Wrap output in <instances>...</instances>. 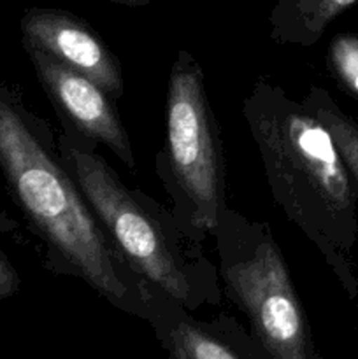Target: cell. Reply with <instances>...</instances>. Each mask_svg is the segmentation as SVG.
<instances>
[{
    "mask_svg": "<svg viewBox=\"0 0 358 359\" xmlns=\"http://www.w3.org/2000/svg\"><path fill=\"white\" fill-rule=\"evenodd\" d=\"M358 0H284L272 16L277 42L311 46L340 13Z\"/></svg>",
    "mask_w": 358,
    "mask_h": 359,
    "instance_id": "9",
    "label": "cell"
},
{
    "mask_svg": "<svg viewBox=\"0 0 358 359\" xmlns=\"http://www.w3.org/2000/svg\"><path fill=\"white\" fill-rule=\"evenodd\" d=\"M20 290V276L9 259L0 252V300L9 298Z\"/></svg>",
    "mask_w": 358,
    "mask_h": 359,
    "instance_id": "12",
    "label": "cell"
},
{
    "mask_svg": "<svg viewBox=\"0 0 358 359\" xmlns=\"http://www.w3.org/2000/svg\"><path fill=\"white\" fill-rule=\"evenodd\" d=\"M165 146L157 172L174 203V216L204 242L214 237L227 209V165L202 67L179 51L171 67L165 102Z\"/></svg>",
    "mask_w": 358,
    "mask_h": 359,
    "instance_id": "5",
    "label": "cell"
},
{
    "mask_svg": "<svg viewBox=\"0 0 358 359\" xmlns=\"http://www.w3.org/2000/svg\"><path fill=\"white\" fill-rule=\"evenodd\" d=\"M42 90L58 114L62 128L77 137L102 144L128 168H135L132 144L114 98L81 74L67 69L39 49L25 46Z\"/></svg>",
    "mask_w": 358,
    "mask_h": 359,
    "instance_id": "6",
    "label": "cell"
},
{
    "mask_svg": "<svg viewBox=\"0 0 358 359\" xmlns=\"http://www.w3.org/2000/svg\"><path fill=\"white\" fill-rule=\"evenodd\" d=\"M167 359H262L251 337L234 323L199 321L183 305L147 286V312Z\"/></svg>",
    "mask_w": 358,
    "mask_h": 359,
    "instance_id": "8",
    "label": "cell"
},
{
    "mask_svg": "<svg viewBox=\"0 0 358 359\" xmlns=\"http://www.w3.org/2000/svg\"><path fill=\"white\" fill-rule=\"evenodd\" d=\"M56 144L98 224L133 273L188 312L220 307L225 291L218 266L174 212L128 188L97 153V144L65 128Z\"/></svg>",
    "mask_w": 358,
    "mask_h": 359,
    "instance_id": "3",
    "label": "cell"
},
{
    "mask_svg": "<svg viewBox=\"0 0 358 359\" xmlns=\"http://www.w3.org/2000/svg\"><path fill=\"white\" fill-rule=\"evenodd\" d=\"M326 63L337 83L358 98V35H336L326 51Z\"/></svg>",
    "mask_w": 358,
    "mask_h": 359,
    "instance_id": "11",
    "label": "cell"
},
{
    "mask_svg": "<svg viewBox=\"0 0 358 359\" xmlns=\"http://www.w3.org/2000/svg\"><path fill=\"white\" fill-rule=\"evenodd\" d=\"M107 2L123 4V6H130V7H139V6H146V4H150V0H107Z\"/></svg>",
    "mask_w": 358,
    "mask_h": 359,
    "instance_id": "13",
    "label": "cell"
},
{
    "mask_svg": "<svg viewBox=\"0 0 358 359\" xmlns=\"http://www.w3.org/2000/svg\"><path fill=\"white\" fill-rule=\"evenodd\" d=\"M21 34L23 46L46 53L90 79L114 100L125 93L121 63L83 18L69 11L34 7L21 18Z\"/></svg>",
    "mask_w": 358,
    "mask_h": 359,
    "instance_id": "7",
    "label": "cell"
},
{
    "mask_svg": "<svg viewBox=\"0 0 358 359\" xmlns=\"http://www.w3.org/2000/svg\"><path fill=\"white\" fill-rule=\"evenodd\" d=\"M0 170L25 216L63 269L112 307L146 319L147 284L91 212L58 153L51 126L0 81Z\"/></svg>",
    "mask_w": 358,
    "mask_h": 359,
    "instance_id": "1",
    "label": "cell"
},
{
    "mask_svg": "<svg viewBox=\"0 0 358 359\" xmlns=\"http://www.w3.org/2000/svg\"><path fill=\"white\" fill-rule=\"evenodd\" d=\"M274 200L316 245L353 298L350 252L358 237L357 189L321 123L279 84L260 77L242 102Z\"/></svg>",
    "mask_w": 358,
    "mask_h": 359,
    "instance_id": "2",
    "label": "cell"
},
{
    "mask_svg": "<svg viewBox=\"0 0 358 359\" xmlns=\"http://www.w3.org/2000/svg\"><path fill=\"white\" fill-rule=\"evenodd\" d=\"M300 102L329 132L351 181L358 188V123L337 105L329 91L314 84L309 86Z\"/></svg>",
    "mask_w": 358,
    "mask_h": 359,
    "instance_id": "10",
    "label": "cell"
},
{
    "mask_svg": "<svg viewBox=\"0 0 358 359\" xmlns=\"http://www.w3.org/2000/svg\"><path fill=\"white\" fill-rule=\"evenodd\" d=\"M214 241L225 294L249 321V337L262 359H321L269 224L227 207Z\"/></svg>",
    "mask_w": 358,
    "mask_h": 359,
    "instance_id": "4",
    "label": "cell"
}]
</instances>
